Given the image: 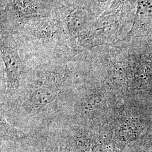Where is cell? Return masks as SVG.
Masks as SVG:
<instances>
[{
  "label": "cell",
  "mask_w": 152,
  "mask_h": 152,
  "mask_svg": "<svg viewBox=\"0 0 152 152\" xmlns=\"http://www.w3.org/2000/svg\"><path fill=\"white\" fill-rule=\"evenodd\" d=\"M131 32L137 36L152 37V0H137Z\"/></svg>",
  "instance_id": "6da1fadb"
},
{
  "label": "cell",
  "mask_w": 152,
  "mask_h": 152,
  "mask_svg": "<svg viewBox=\"0 0 152 152\" xmlns=\"http://www.w3.org/2000/svg\"><path fill=\"white\" fill-rule=\"evenodd\" d=\"M58 91L56 88L52 86L38 87L32 92L28 99V105L34 109L44 107L54 99Z\"/></svg>",
  "instance_id": "3957f363"
},
{
  "label": "cell",
  "mask_w": 152,
  "mask_h": 152,
  "mask_svg": "<svg viewBox=\"0 0 152 152\" xmlns=\"http://www.w3.org/2000/svg\"><path fill=\"white\" fill-rule=\"evenodd\" d=\"M83 22V16L81 13H76L72 18L71 20V26L74 29H77L80 27L81 24Z\"/></svg>",
  "instance_id": "277c9868"
},
{
  "label": "cell",
  "mask_w": 152,
  "mask_h": 152,
  "mask_svg": "<svg viewBox=\"0 0 152 152\" xmlns=\"http://www.w3.org/2000/svg\"><path fill=\"white\" fill-rule=\"evenodd\" d=\"M98 1H99L100 2H105V1H108V0H98Z\"/></svg>",
  "instance_id": "5b68a950"
},
{
  "label": "cell",
  "mask_w": 152,
  "mask_h": 152,
  "mask_svg": "<svg viewBox=\"0 0 152 152\" xmlns=\"http://www.w3.org/2000/svg\"><path fill=\"white\" fill-rule=\"evenodd\" d=\"M3 59L6 65L7 91L13 93L19 87L21 76L20 64L17 55L14 53H4Z\"/></svg>",
  "instance_id": "7a4b0ae2"
}]
</instances>
